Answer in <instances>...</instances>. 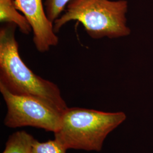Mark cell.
Returning a JSON list of instances; mask_svg holds the SVG:
<instances>
[{"label": "cell", "mask_w": 153, "mask_h": 153, "mask_svg": "<svg viewBox=\"0 0 153 153\" xmlns=\"http://www.w3.org/2000/svg\"><path fill=\"white\" fill-rule=\"evenodd\" d=\"M71 0H45V11L47 16L52 22H55L62 11L65 9L68 4Z\"/></svg>", "instance_id": "cell-9"}, {"label": "cell", "mask_w": 153, "mask_h": 153, "mask_svg": "<svg viewBox=\"0 0 153 153\" xmlns=\"http://www.w3.org/2000/svg\"><path fill=\"white\" fill-rule=\"evenodd\" d=\"M16 27L7 24L0 30V84L14 95L38 99L62 114L68 107L57 85L35 74L22 60Z\"/></svg>", "instance_id": "cell-1"}, {"label": "cell", "mask_w": 153, "mask_h": 153, "mask_svg": "<svg viewBox=\"0 0 153 153\" xmlns=\"http://www.w3.org/2000/svg\"><path fill=\"white\" fill-rule=\"evenodd\" d=\"M14 3L32 28L33 42L39 52H46L58 44L53 23L47 16L42 0H15Z\"/></svg>", "instance_id": "cell-5"}, {"label": "cell", "mask_w": 153, "mask_h": 153, "mask_svg": "<svg viewBox=\"0 0 153 153\" xmlns=\"http://www.w3.org/2000/svg\"><path fill=\"white\" fill-rule=\"evenodd\" d=\"M35 139L26 131H17L11 134L2 153H32Z\"/></svg>", "instance_id": "cell-7"}, {"label": "cell", "mask_w": 153, "mask_h": 153, "mask_svg": "<svg viewBox=\"0 0 153 153\" xmlns=\"http://www.w3.org/2000/svg\"><path fill=\"white\" fill-rule=\"evenodd\" d=\"M67 149L56 139L46 142H39L35 139L32 153H66Z\"/></svg>", "instance_id": "cell-8"}, {"label": "cell", "mask_w": 153, "mask_h": 153, "mask_svg": "<svg viewBox=\"0 0 153 153\" xmlns=\"http://www.w3.org/2000/svg\"><path fill=\"white\" fill-rule=\"evenodd\" d=\"M126 119L123 112L68 107L62 114L60 126L54 133L55 138L67 150L100 152L106 137Z\"/></svg>", "instance_id": "cell-2"}, {"label": "cell", "mask_w": 153, "mask_h": 153, "mask_svg": "<svg viewBox=\"0 0 153 153\" xmlns=\"http://www.w3.org/2000/svg\"><path fill=\"white\" fill-rule=\"evenodd\" d=\"M15 0H0V22L14 24L25 35H28L32 28L26 18L21 14L15 5Z\"/></svg>", "instance_id": "cell-6"}, {"label": "cell", "mask_w": 153, "mask_h": 153, "mask_svg": "<svg viewBox=\"0 0 153 153\" xmlns=\"http://www.w3.org/2000/svg\"><path fill=\"white\" fill-rule=\"evenodd\" d=\"M7 112L5 126L11 128L32 126L55 133L60 126L62 114L38 99L17 95L0 84Z\"/></svg>", "instance_id": "cell-4"}, {"label": "cell", "mask_w": 153, "mask_h": 153, "mask_svg": "<svg viewBox=\"0 0 153 153\" xmlns=\"http://www.w3.org/2000/svg\"><path fill=\"white\" fill-rule=\"evenodd\" d=\"M128 6L126 0H71L53 22L54 30L57 33L68 22L76 21L94 39L125 37L131 33L126 23Z\"/></svg>", "instance_id": "cell-3"}]
</instances>
